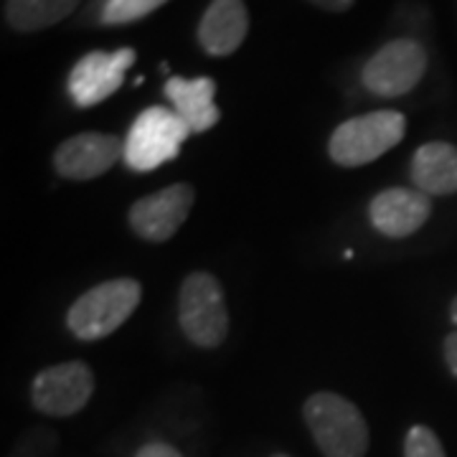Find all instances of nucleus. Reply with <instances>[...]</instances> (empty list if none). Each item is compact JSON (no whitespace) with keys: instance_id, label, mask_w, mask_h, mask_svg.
<instances>
[{"instance_id":"1","label":"nucleus","mask_w":457,"mask_h":457,"mask_svg":"<svg viewBox=\"0 0 457 457\" xmlns=\"http://www.w3.org/2000/svg\"><path fill=\"white\" fill-rule=\"evenodd\" d=\"M312 440L326 457H363L369 425L361 409L336 392H315L303 407Z\"/></svg>"},{"instance_id":"2","label":"nucleus","mask_w":457,"mask_h":457,"mask_svg":"<svg viewBox=\"0 0 457 457\" xmlns=\"http://www.w3.org/2000/svg\"><path fill=\"white\" fill-rule=\"evenodd\" d=\"M407 120L396 110H376L341 122L328 143L330 158L343 168H359L374 163L384 153L402 143Z\"/></svg>"},{"instance_id":"3","label":"nucleus","mask_w":457,"mask_h":457,"mask_svg":"<svg viewBox=\"0 0 457 457\" xmlns=\"http://www.w3.org/2000/svg\"><path fill=\"white\" fill-rule=\"evenodd\" d=\"M143 287L137 279L120 278L102 282L69 308L66 323L79 341H97L114 333L140 305Z\"/></svg>"},{"instance_id":"4","label":"nucleus","mask_w":457,"mask_h":457,"mask_svg":"<svg viewBox=\"0 0 457 457\" xmlns=\"http://www.w3.org/2000/svg\"><path fill=\"white\" fill-rule=\"evenodd\" d=\"M179 323L198 348H219L228 336V308L212 272H191L179 293Z\"/></svg>"},{"instance_id":"5","label":"nucleus","mask_w":457,"mask_h":457,"mask_svg":"<svg viewBox=\"0 0 457 457\" xmlns=\"http://www.w3.org/2000/svg\"><path fill=\"white\" fill-rule=\"evenodd\" d=\"M194 135L173 110L147 107L135 117L125 137V165L137 173L155 170L168 161L179 158L180 145Z\"/></svg>"},{"instance_id":"6","label":"nucleus","mask_w":457,"mask_h":457,"mask_svg":"<svg viewBox=\"0 0 457 457\" xmlns=\"http://www.w3.org/2000/svg\"><path fill=\"white\" fill-rule=\"evenodd\" d=\"M427 51L414 38H396L384 44L366 62L361 79L363 87L378 97H402L422 82L427 71Z\"/></svg>"},{"instance_id":"7","label":"nucleus","mask_w":457,"mask_h":457,"mask_svg":"<svg viewBox=\"0 0 457 457\" xmlns=\"http://www.w3.org/2000/svg\"><path fill=\"white\" fill-rule=\"evenodd\" d=\"M95 394V374L84 361H66L38 371L31 384V402L41 414L71 417Z\"/></svg>"},{"instance_id":"8","label":"nucleus","mask_w":457,"mask_h":457,"mask_svg":"<svg viewBox=\"0 0 457 457\" xmlns=\"http://www.w3.org/2000/svg\"><path fill=\"white\" fill-rule=\"evenodd\" d=\"M196 191L188 183H173L150 196L135 201L128 213L130 228L145 242H168L179 234L183 221L194 209Z\"/></svg>"},{"instance_id":"9","label":"nucleus","mask_w":457,"mask_h":457,"mask_svg":"<svg viewBox=\"0 0 457 457\" xmlns=\"http://www.w3.org/2000/svg\"><path fill=\"white\" fill-rule=\"evenodd\" d=\"M135 49L122 46L114 51H92L82 56L69 71V97L77 107H95L125 82V71L135 64Z\"/></svg>"},{"instance_id":"10","label":"nucleus","mask_w":457,"mask_h":457,"mask_svg":"<svg viewBox=\"0 0 457 457\" xmlns=\"http://www.w3.org/2000/svg\"><path fill=\"white\" fill-rule=\"evenodd\" d=\"M120 158H125V140L107 132H79L56 147L54 168L69 180H92L104 176Z\"/></svg>"},{"instance_id":"11","label":"nucleus","mask_w":457,"mask_h":457,"mask_svg":"<svg viewBox=\"0 0 457 457\" xmlns=\"http://www.w3.org/2000/svg\"><path fill=\"white\" fill-rule=\"evenodd\" d=\"M369 216L384 237L404 239L425 227L432 216V201L417 188H386L371 198Z\"/></svg>"},{"instance_id":"12","label":"nucleus","mask_w":457,"mask_h":457,"mask_svg":"<svg viewBox=\"0 0 457 457\" xmlns=\"http://www.w3.org/2000/svg\"><path fill=\"white\" fill-rule=\"evenodd\" d=\"M249 13L245 0H212L198 23V44L212 56H228L245 44Z\"/></svg>"},{"instance_id":"13","label":"nucleus","mask_w":457,"mask_h":457,"mask_svg":"<svg viewBox=\"0 0 457 457\" xmlns=\"http://www.w3.org/2000/svg\"><path fill=\"white\" fill-rule=\"evenodd\" d=\"M163 92L173 104V112L179 114L194 135L212 130L219 122V107L213 104L216 82L209 77H196V79L170 77Z\"/></svg>"},{"instance_id":"14","label":"nucleus","mask_w":457,"mask_h":457,"mask_svg":"<svg viewBox=\"0 0 457 457\" xmlns=\"http://www.w3.org/2000/svg\"><path fill=\"white\" fill-rule=\"evenodd\" d=\"M411 180L427 196L457 194V147L450 143H425L411 158Z\"/></svg>"},{"instance_id":"15","label":"nucleus","mask_w":457,"mask_h":457,"mask_svg":"<svg viewBox=\"0 0 457 457\" xmlns=\"http://www.w3.org/2000/svg\"><path fill=\"white\" fill-rule=\"evenodd\" d=\"M79 0H5V21L21 33H33L62 23L77 11Z\"/></svg>"},{"instance_id":"16","label":"nucleus","mask_w":457,"mask_h":457,"mask_svg":"<svg viewBox=\"0 0 457 457\" xmlns=\"http://www.w3.org/2000/svg\"><path fill=\"white\" fill-rule=\"evenodd\" d=\"M168 0H95L87 8L84 21H97L102 26H125L150 16L153 11L163 8Z\"/></svg>"},{"instance_id":"17","label":"nucleus","mask_w":457,"mask_h":457,"mask_svg":"<svg viewBox=\"0 0 457 457\" xmlns=\"http://www.w3.org/2000/svg\"><path fill=\"white\" fill-rule=\"evenodd\" d=\"M404 457H445L440 437L429 427H411L404 440Z\"/></svg>"},{"instance_id":"18","label":"nucleus","mask_w":457,"mask_h":457,"mask_svg":"<svg viewBox=\"0 0 457 457\" xmlns=\"http://www.w3.org/2000/svg\"><path fill=\"white\" fill-rule=\"evenodd\" d=\"M135 457H180V453L165 442H150Z\"/></svg>"},{"instance_id":"19","label":"nucleus","mask_w":457,"mask_h":457,"mask_svg":"<svg viewBox=\"0 0 457 457\" xmlns=\"http://www.w3.org/2000/svg\"><path fill=\"white\" fill-rule=\"evenodd\" d=\"M442 353H445V361H447V366H450V371L457 376V330H453L445 343H442Z\"/></svg>"},{"instance_id":"20","label":"nucleus","mask_w":457,"mask_h":457,"mask_svg":"<svg viewBox=\"0 0 457 457\" xmlns=\"http://www.w3.org/2000/svg\"><path fill=\"white\" fill-rule=\"evenodd\" d=\"M308 3L323 8V11H330V13H343V11H348L356 0H308Z\"/></svg>"},{"instance_id":"21","label":"nucleus","mask_w":457,"mask_h":457,"mask_svg":"<svg viewBox=\"0 0 457 457\" xmlns=\"http://www.w3.org/2000/svg\"><path fill=\"white\" fill-rule=\"evenodd\" d=\"M450 318H453V323L457 326V297L453 300V305H450Z\"/></svg>"},{"instance_id":"22","label":"nucleus","mask_w":457,"mask_h":457,"mask_svg":"<svg viewBox=\"0 0 457 457\" xmlns=\"http://www.w3.org/2000/svg\"><path fill=\"white\" fill-rule=\"evenodd\" d=\"M272 457H287V455H272Z\"/></svg>"}]
</instances>
